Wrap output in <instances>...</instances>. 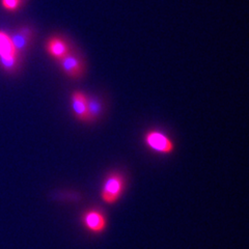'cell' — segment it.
<instances>
[{"label": "cell", "instance_id": "6da1fadb", "mask_svg": "<svg viewBox=\"0 0 249 249\" xmlns=\"http://www.w3.org/2000/svg\"><path fill=\"white\" fill-rule=\"evenodd\" d=\"M126 188V181L123 175L119 173H112L107 176L104 181L101 197L108 205H114L118 202Z\"/></svg>", "mask_w": 249, "mask_h": 249}, {"label": "cell", "instance_id": "7a4b0ae2", "mask_svg": "<svg viewBox=\"0 0 249 249\" xmlns=\"http://www.w3.org/2000/svg\"><path fill=\"white\" fill-rule=\"evenodd\" d=\"M144 142L152 151L159 154H170L175 150L173 140L161 131L155 130L147 132Z\"/></svg>", "mask_w": 249, "mask_h": 249}, {"label": "cell", "instance_id": "3957f363", "mask_svg": "<svg viewBox=\"0 0 249 249\" xmlns=\"http://www.w3.org/2000/svg\"><path fill=\"white\" fill-rule=\"evenodd\" d=\"M59 65L64 73L73 79H78L84 73V65L82 59L72 52L59 60Z\"/></svg>", "mask_w": 249, "mask_h": 249}, {"label": "cell", "instance_id": "277c9868", "mask_svg": "<svg viewBox=\"0 0 249 249\" xmlns=\"http://www.w3.org/2000/svg\"><path fill=\"white\" fill-rule=\"evenodd\" d=\"M82 223L85 229L93 233H101L106 230L107 220L102 212L89 210L82 215Z\"/></svg>", "mask_w": 249, "mask_h": 249}, {"label": "cell", "instance_id": "5b68a950", "mask_svg": "<svg viewBox=\"0 0 249 249\" xmlns=\"http://www.w3.org/2000/svg\"><path fill=\"white\" fill-rule=\"evenodd\" d=\"M14 48L19 55L27 50L34 37V30L28 26H23L17 29L10 36Z\"/></svg>", "mask_w": 249, "mask_h": 249}, {"label": "cell", "instance_id": "8992f818", "mask_svg": "<svg viewBox=\"0 0 249 249\" xmlns=\"http://www.w3.org/2000/svg\"><path fill=\"white\" fill-rule=\"evenodd\" d=\"M46 50L49 55L53 58L57 59L58 61L64 58L66 55L71 52L69 43L60 36H52L47 41Z\"/></svg>", "mask_w": 249, "mask_h": 249}, {"label": "cell", "instance_id": "52a82bcc", "mask_svg": "<svg viewBox=\"0 0 249 249\" xmlns=\"http://www.w3.org/2000/svg\"><path fill=\"white\" fill-rule=\"evenodd\" d=\"M72 109L76 118L88 122V97L80 91H74L72 95Z\"/></svg>", "mask_w": 249, "mask_h": 249}, {"label": "cell", "instance_id": "ba28073f", "mask_svg": "<svg viewBox=\"0 0 249 249\" xmlns=\"http://www.w3.org/2000/svg\"><path fill=\"white\" fill-rule=\"evenodd\" d=\"M19 57L20 55L16 52L10 36L0 30V61Z\"/></svg>", "mask_w": 249, "mask_h": 249}, {"label": "cell", "instance_id": "9c48e42d", "mask_svg": "<svg viewBox=\"0 0 249 249\" xmlns=\"http://www.w3.org/2000/svg\"><path fill=\"white\" fill-rule=\"evenodd\" d=\"M103 112V104L98 97L88 98V122L98 120Z\"/></svg>", "mask_w": 249, "mask_h": 249}, {"label": "cell", "instance_id": "30bf717a", "mask_svg": "<svg viewBox=\"0 0 249 249\" xmlns=\"http://www.w3.org/2000/svg\"><path fill=\"white\" fill-rule=\"evenodd\" d=\"M22 3V0H1V4L6 11H17Z\"/></svg>", "mask_w": 249, "mask_h": 249}]
</instances>
